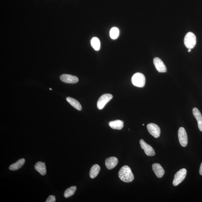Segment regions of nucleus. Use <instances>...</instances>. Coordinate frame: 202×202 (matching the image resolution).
<instances>
[{"label":"nucleus","instance_id":"nucleus-3","mask_svg":"<svg viewBox=\"0 0 202 202\" xmlns=\"http://www.w3.org/2000/svg\"><path fill=\"white\" fill-rule=\"evenodd\" d=\"M196 37L191 32H188L185 36L184 40V45L188 49H192L195 46L196 43Z\"/></svg>","mask_w":202,"mask_h":202},{"label":"nucleus","instance_id":"nucleus-4","mask_svg":"<svg viewBox=\"0 0 202 202\" xmlns=\"http://www.w3.org/2000/svg\"><path fill=\"white\" fill-rule=\"evenodd\" d=\"M187 170L185 169H182L178 171L174 175L173 182V185L177 186L182 183L185 178Z\"/></svg>","mask_w":202,"mask_h":202},{"label":"nucleus","instance_id":"nucleus-25","mask_svg":"<svg viewBox=\"0 0 202 202\" xmlns=\"http://www.w3.org/2000/svg\"><path fill=\"white\" fill-rule=\"evenodd\" d=\"M49 89H50V90H52V89H51V88H49Z\"/></svg>","mask_w":202,"mask_h":202},{"label":"nucleus","instance_id":"nucleus-6","mask_svg":"<svg viewBox=\"0 0 202 202\" xmlns=\"http://www.w3.org/2000/svg\"><path fill=\"white\" fill-rule=\"evenodd\" d=\"M178 138L179 141L181 146L185 147L188 143L187 134L184 128L180 127L178 131Z\"/></svg>","mask_w":202,"mask_h":202},{"label":"nucleus","instance_id":"nucleus-11","mask_svg":"<svg viewBox=\"0 0 202 202\" xmlns=\"http://www.w3.org/2000/svg\"><path fill=\"white\" fill-rule=\"evenodd\" d=\"M152 169L158 178H161L164 174L165 171L159 164H154L152 166Z\"/></svg>","mask_w":202,"mask_h":202},{"label":"nucleus","instance_id":"nucleus-19","mask_svg":"<svg viewBox=\"0 0 202 202\" xmlns=\"http://www.w3.org/2000/svg\"><path fill=\"white\" fill-rule=\"evenodd\" d=\"M91 45L96 51L99 50L100 48V43L99 39L96 37L93 38L91 41Z\"/></svg>","mask_w":202,"mask_h":202},{"label":"nucleus","instance_id":"nucleus-8","mask_svg":"<svg viewBox=\"0 0 202 202\" xmlns=\"http://www.w3.org/2000/svg\"><path fill=\"white\" fill-rule=\"evenodd\" d=\"M140 143L143 149L144 150L145 153L148 156H154L155 153V150L152 147L146 143L142 139L140 140Z\"/></svg>","mask_w":202,"mask_h":202},{"label":"nucleus","instance_id":"nucleus-2","mask_svg":"<svg viewBox=\"0 0 202 202\" xmlns=\"http://www.w3.org/2000/svg\"><path fill=\"white\" fill-rule=\"evenodd\" d=\"M146 79L144 74L137 73L133 75L131 78V82L133 85L138 87L142 88L145 84Z\"/></svg>","mask_w":202,"mask_h":202},{"label":"nucleus","instance_id":"nucleus-16","mask_svg":"<svg viewBox=\"0 0 202 202\" xmlns=\"http://www.w3.org/2000/svg\"><path fill=\"white\" fill-rule=\"evenodd\" d=\"M25 162V160L24 159H22L18 160L16 163L11 164L9 167V169L13 171L18 170L23 165Z\"/></svg>","mask_w":202,"mask_h":202},{"label":"nucleus","instance_id":"nucleus-7","mask_svg":"<svg viewBox=\"0 0 202 202\" xmlns=\"http://www.w3.org/2000/svg\"><path fill=\"white\" fill-rule=\"evenodd\" d=\"M148 132L154 138H159L160 135L161 130L159 126L155 124L150 123L147 126Z\"/></svg>","mask_w":202,"mask_h":202},{"label":"nucleus","instance_id":"nucleus-23","mask_svg":"<svg viewBox=\"0 0 202 202\" xmlns=\"http://www.w3.org/2000/svg\"><path fill=\"white\" fill-rule=\"evenodd\" d=\"M199 173L200 175H202V163L201 164L200 167Z\"/></svg>","mask_w":202,"mask_h":202},{"label":"nucleus","instance_id":"nucleus-20","mask_svg":"<svg viewBox=\"0 0 202 202\" xmlns=\"http://www.w3.org/2000/svg\"><path fill=\"white\" fill-rule=\"evenodd\" d=\"M77 189L76 186H72L67 189L64 192V197L66 198L71 197L75 194Z\"/></svg>","mask_w":202,"mask_h":202},{"label":"nucleus","instance_id":"nucleus-17","mask_svg":"<svg viewBox=\"0 0 202 202\" xmlns=\"http://www.w3.org/2000/svg\"><path fill=\"white\" fill-rule=\"evenodd\" d=\"M100 169V166L98 164H95L93 166L89 172V176L92 179L96 178L98 174Z\"/></svg>","mask_w":202,"mask_h":202},{"label":"nucleus","instance_id":"nucleus-21","mask_svg":"<svg viewBox=\"0 0 202 202\" xmlns=\"http://www.w3.org/2000/svg\"><path fill=\"white\" fill-rule=\"evenodd\" d=\"M119 28L114 27L110 30V36L112 39H115L119 37Z\"/></svg>","mask_w":202,"mask_h":202},{"label":"nucleus","instance_id":"nucleus-15","mask_svg":"<svg viewBox=\"0 0 202 202\" xmlns=\"http://www.w3.org/2000/svg\"><path fill=\"white\" fill-rule=\"evenodd\" d=\"M109 124L112 129L120 130L123 127L124 122L119 120H117L110 122Z\"/></svg>","mask_w":202,"mask_h":202},{"label":"nucleus","instance_id":"nucleus-1","mask_svg":"<svg viewBox=\"0 0 202 202\" xmlns=\"http://www.w3.org/2000/svg\"><path fill=\"white\" fill-rule=\"evenodd\" d=\"M119 178L123 181L129 183L132 182L134 176L131 169L128 166L124 165L121 168L119 173Z\"/></svg>","mask_w":202,"mask_h":202},{"label":"nucleus","instance_id":"nucleus-13","mask_svg":"<svg viewBox=\"0 0 202 202\" xmlns=\"http://www.w3.org/2000/svg\"><path fill=\"white\" fill-rule=\"evenodd\" d=\"M193 115L198 122V127L199 130L202 132V116L201 112L197 108H194L192 110Z\"/></svg>","mask_w":202,"mask_h":202},{"label":"nucleus","instance_id":"nucleus-26","mask_svg":"<svg viewBox=\"0 0 202 202\" xmlns=\"http://www.w3.org/2000/svg\"><path fill=\"white\" fill-rule=\"evenodd\" d=\"M143 125H144V124H143Z\"/></svg>","mask_w":202,"mask_h":202},{"label":"nucleus","instance_id":"nucleus-24","mask_svg":"<svg viewBox=\"0 0 202 202\" xmlns=\"http://www.w3.org/2000/svg\"><path fill=\"white\" fill-rule=\"evenodd\" d=\"M191 51V49H188V51L189 52H190Z\"/></svg>","mask_w":202,"mask_h":202},{"label":"nucleus","instance_id":"nucleus-5","mask_svg":"<svg viewBox=\"0 0 202 202\" xmlns=\"http://www.w3.org/2000/svg\"><path fill=\"white\" fill-rule=\"evenodd\" d=\"M113 98V96L111 94H103L99 98L97 103V107L98 109L101 110L104 108L105 105L109 102Z\"/></svg>","mask_w":202,"mask_h":202},{"label":"nucleus","instance_id":"nucleus-14","mask_svg":"<svg viewBox=\"0 0 202 202\" xmlns=\"http://www.w3.org/2000/svg\"><path fill=\"white\" fill-rule=\"evenodd\" d=\"M35 168L36 170L43 176L46 174V167L45 163L41 161L37 162L35 166Z\"/></svg>","mask_w":202,"mask_h":202},{"label":"nucleus","instance_id":"nucleus-18","mask_svg":"<svg viewBox=\"0 0 202 202\" xmlns=\"http://www.w3.org/2000/svg\"><path fill=\"white\" fill-rule=\"evenodd\" d=\"M66 100L71 105L76 109L81 110L82 109V106L80 103L78 101L73 98L68 97L66 98Z\"/></svg>","mask_w":202,"mask_h":202},{"label":"nucleus","instance_id":"nucleus-12","mask_svg":"<svg viewBox=\"0 0 202 202\" xmlns=\"http://www.w3.org/2000/svg\"><path fill=\"white\" fill-rule=\"evenodd\" d=\"M119 161L117 158L110 157L106 159L105 160V165L108 169H111L115 168L118 164Z\"/></svg>","mask_w":202,"mask_h":202},{"label":"nucleus","instance_id":"nucleus-9","mask_svg":"<svg viewBox=\"0 0 202 202\" xmlns=\"http://www.w3.org/2000/svg\"><path fill=\"white\" fill-rule=\"evenodd\" d=\"M60 79L64 83H76L79 80L77 77L68 74H63L60 76Z\"/></svg>","mask_w":202,"mask_h":202},{"label":"nucleus","instance_id":"nucleus-22","mask_svg":"<svg viewBox=\"0 0 202 202\" xmlns=\"http://www.w3.org/2000/svg\"><path fill=\"white\" fill-rule=\"evenodd\" d=\"M56 201V198L54 195H51L48 198L46 202H55Z\"/></svg>","mask_w":202,"mask_h":202},{"label":"nucleus","instance_id":"nucleus-10","mask_svg":"<svg viewBox=\"0 0 202 202\" xmlns=\"http://www.w3.org/2000/svg\"><path fill=\"white\" fill-rule=\"evenodd\" d=\"M154 63L156 69L160 73H164L167 71V68L163 61L158 58L154 59Z\"/></svg>","mask_w":202,"mask_h":202}]
</instances>
